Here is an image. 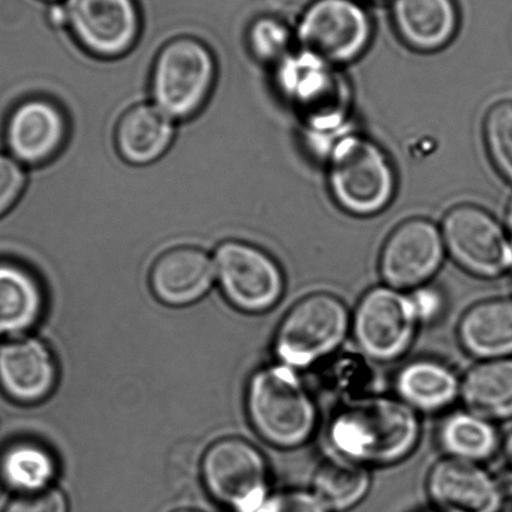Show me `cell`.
<instances>
[{
  "label": "cell",
  "mask_w": 512,
  "mask_h": 512,
  "mask_svg": "<svg viewBox=\"0 0 512 512\" xmlns=\"http://www.w3.org/2000/svg\"><path fill=\"white\" fill-rule=\"evenodd\" d=\"M436 512V511H435Z\"/></svg>",
  "instance_id": "cell-37"
},
{
  "label": "cell",
  "mask_w": 512,
  "mask_h": 512,
  "mask_svg": "<svg viewBox=\"0 0 512 512\" xmlns=\"http://www.w3.org/2000/svg\"><path fill=\"white\" fill-rule=\"evenodd\" d=\"M248 417L257 434L278 449H297L317 429L318 409L300 371L280 364L252 376L247 391Z\"/></svg>",
  "instance_id": "cell-3"
},
{
  "label": "cell",
  "mask_w": 512,
  "mask_h": 512,
  "mask_svg": "<svg viewBox=\"0 0 512 512\" xmlns=\"http://www.w3.org/2000/svg\"><path fill=\"white\" fill-rule=\"evenodd\" d=\"M56 474L53 455L36 442H17L0 455V479L19 495L49 489Z\"/></svg>",
  "instance_id": "cell-26"
},
{
  "label": "cell",
  "mask_w": 512,
  "mask_h": 512,
  "mask_svg": "<svg viewBox=\"0 0 512 512\" xmlns=\"http://www.w3.org/2000/svg\"><path fill=\"white\" fill-rule=\"evenodd\" d=\"M352 313L331 293L303 297L278 326L275 354L280 364L310 369L340 349L351 332Z\"/></svg>",
  "instance_id": "cell-5"
},
{
  "label": "cell",
  "mask_w": 512,
  "mask_h": 512,
  "mask_svg": "<svg viewBox=\"0 0 512 512\" xmlns=\"http://www.w3.org/2000/svg\"><path fill=\"white\" fill-rule=\"evenodd\" d=\"M484 136L492 163L512 185V102H499L489 109Z\"/></svg>",
  "instance_id": "cell-27"
},
{
  "label": "cell",
  "mask_w": 512,
  "mask_h": 512,
  "mask_svg": "<svg viewBox=\"0 0 512 512\" xmlns=\"http://www.w3.org/2000/svg\"><path fill=\"white\" fill-rule=\"evenodd\" d=\"M420 414L397 397L367 395L333 414L327 440L333 455L366 467L399 464L419 446Z\"/></svg>",
  "instance_id": "cell-1"
},
{
  "label": "cell",
  "mask_w": 512,
  "mask_h": 512,
  "mask_svg": "<svg viewBox=\"0 0 512 512\" xmlns=\"http://www.w3.org/2000/svg\"><path fill=\"white\" fill-rule=\"evenodd\" d=\"M213 262L223 295L237 310L263 313L280 302L285 277L277 262L260 248L225 242L217 248Z\"/></svg>",
  "instance_id": "cell-11"
},
{
  "label": "cell",
  "mask_w": 512,
  "mask_h": 512,
  "mask_svg": "<svg viewBox=\"0 0 512 512\" xmlns=\"http://www.w3.org/2000/svg\"><path fill=\"white\" fill-rule=\"evenodd\" d=\"M327 157L331 195L345 212L375 216L394 200L395 169L384 149L371 139L349 132Z\"/></svg>",
  "instance_id": "cell-4"
},
{
  "label": "cell",
  "mask_w": 512,
  "mask_h": 512,
  "mask_svg": "<svg viewBox=\"0 0 512 512\" xmlns=\"http://www.w3.org/2000/svg\"><path fill=\"white\" fill-rule=\"evenodd\" d=\"M441 232L452 260L471 275L490 280L512 270V247L506 230L482 208H451Z\"/></svg>",
  "instance_id": "cell-10"
},
{
  "label": "cell",
  "mask_w": 512,
  "mask_h": 512,
  "mask_svg": "<svg viewBox=\"0 0 512 512\" xmlns=\"http://www.w3.org/2000/svg\"><path fill=\"white\" fill-rule=\"evenodd\" d=\"M372 32L369 13L359 0H313L302 13L296 38L303 51L337 67L360 58Z\"/></svg>",
  "instance_id": "cell-9"
},
{
  "label": "cell",
  "mask_w": 512,
  "mask_h": 512,
  "mask_svg": "<svg viewBox=\"0 0 512 512\" xmlns=\"http://www.w3.org/2000/svg\"><path fill=\"white\" fill-rule=\"evenodd\" d=\"M44 293L26 267L0 261V335L18 336L41 320Z\"/></svg>",
  "instance_id": "cell-23"
},
{
  "label": "cell",
  "mask_w": 512,
  "mask_h": 512,
  "mask_svg": "<svg viewBox=\"0 0 512 512\" xmlns=\"http://www.w3.org/2000/svg\"><path fill=\"white\" fill-rule=\"evenodd\" d=\"M177 512H200V511H193V510H181V511H177Z\"/></svg>",
  "instance_id": "cell-36"
},
{
  "label": "cell",
  "mask_w": 512,
  "mask_h": 512,
  "mask_svg": "<svg viewBox=\"0 0 512 512\" xmlns=\"http://www.w3.org/2000/svg\"><path fill=\"white\" fill-rule=\"evenodd\" d=\"M410 292L412 298H414L422 325L434 322L440 317L442 311H444L445 300L439 290L426 285Z\"/></svg>",
  "instance_id": "cell-33"
},
{
  "label": "cell",
  "mask_w": 512,
  "mask_h": 512,
  "mask_svg": "<svg viewBox=\"0 0 512 512\" xmlns=\"http://www.w3.org/2000/svg\"><path fill=\"white\" fill-rule=\"evenodd\" d=\"M173 136V119L154 104H141L129 109L119 121L116 141L123 159L144 166L166 153Z\"/></svg>",
  "instance_id": "cell-21"
},
{
  "label": "cell",
  "mask_w": 512,
  "mask_h": 512,
  "mask_svg": "<svg viewBox=\"0 0 512 512\" xmlns=\"http://www.w3.org/2000/svg\"><path fill=\"white\" fill-rule=\"evenodd\" d=\"M67 123L61 109L46 99H28L13 109L6 124L8 153L23 166L48 161L62 147Z\"/></svg>",
  "instance_id": "cell-15"
},
{
  "label": "cell",
  "mask_w": 512,
  "mask_h": 512,
  "mask_svg": "<svg viewBox=\"0 0 512 512\" xmlns=\"http://www.w3.org/2000/svg\"><path fill=\"white\" fill-rule=\"evenodd\" d=\"M292 34L281 19L258 18L248 32V43L253 54L262 62L280 63L290 54Z\"/></svg>",
  "instance_id": "cell-28"
},
{
  "label": "cell",
  "mask_w": 512,
  "mask_h": 512,
  "mask_svg": "<svg viewBox=\"0 0 512 512\" xmlns=\"http://www.w3.org/2000/svg\"><path fill=\"white\" fill-rule=\"evenodd\" d=\"M215 277V262L206 252L195 247H178L154 262L151 287L164 305L185 307L205 297Z\"/></svg>",
  "instance_id": "cell-17"
},
{
  "label": "cell",
  "mask_w": 512,
  "mask_h": 512,
  "mask_svg": "<svg viewBox=\"0 0 512 512\" xmlns=\"http://www.w3.org/2000/svg\"><path fill=\"white\" fill-rule=\"evenodd\" d=\"M57 380L56 360L38 338H18L0 347V387L12 400L38 404L52 394Z\"/></svg>",
  "instance_id": "cell-16"
},
{
  "label": "cell",
  "mask_w": 512,
  "mask_h": 512,
  "mask_svg": "<svg viewBox=\"0 0 512 512\" xmlns=\"http://www.w3.org/2000/svg\"><path fill=\"white\" fill-rule=\"evenodd\" d=\"M256 512H330L311 490H285L270 494Z\"/></svg>",
  "instance_id": "cell-31"
},
{
  "label": "cell",
  "mask_w": 512,
  "mask_h": 512,
  "mask_svg": "<svg viewBox=\"0 0 512 512\" xmlns=\"http://www.w3.org/2000/svg\"><path fill=\"white\" fill-rule=\"evenodd\" d=\"M457 340L479 361L512 357V298L475 303L460 318Z\"/></svg>",
  "instance_id": "cell-19"
},
{
  "label": "cell",
  "mask_w": 512,
  "mask_h": 512,
  "mask_svg": "<svg viewBox=\"0 0 512 512\" xmlns=\"http://www.w3.org/2000/svg\"><path fill=\"white\" fill-rule=\"evenodd\" d=\"M26 183L23 164L11 154L0 152V218L6 216L19 201Z\"/></svg>",
  "instance_id": "cell-30"
},
{
  "label": "cell",
  "mask_w": 512,
  "mask_h": 512,
  "mask_svg": "<svg viewBox=\"0 0 512 512\" xmlns=\"http://www.w3.org/2000/svg\"><path fill=\"white\" fill-rule=\"evenodd\" d=\"M64 22L94 56H122L137 41L141 21L134 0H66Z\"/></svg>",
  "instance_id": "cell-13"
},
{
  "label": "cell",
  "mask_w": 512,
  "mask_h": 512,
  "mask_svg": "<svg viewBox=\"0 0 512 512\" xmlns=\"http://www.w3.org/2000/svg\"><path fill=\"white\" fill-rule=\"evenodd\" d=\"M215 73V61L205 44L193 38L167 43L154 64V106L172 119L192 117L210 96Z\"/></svg>",
  "instance_id": "cell-7"
},
{
  "label": "cell",
  "mask_w": 512,
  "mask_h": 512,
  "mask_svg": "<svg viewBox=\"0 0 512 512\" xmlns=\"http://www.w3.org/2000/svg\"><path fill=\"white\" fill-rule=\"evenodd\" d=\"M501 450L502 455H504L507 474H509V479L512 484V431L505 437V440L502 441Z\"/></svg>",
  "instance_id": "cell-34"
},
{
  "label": "cell",
  "mask_w": 512,
  "mask_h": 512,
  "mask_svg": "<svg viewBox=\"0 0 512 512\" xmlns=\"http://www.w3.org/2000/svg\"><path fill=\"white\" fill-rule=\"evenodd\" d=\"M426 492L436 512H501L505 492L481 464L444 457L432 465Z\"/></svg>",
  "instance_id": "cell-14"
},
{
  "label": "cell",
  "mask_w": 512,
  "mask_h": 512,
  "mask_svg": "<svg viewBox=\"0 0 512 512\" xmlns=\"http://www.w3.org/2000/svg\"><path fill=\"white\" fill-rule=\"evenodd\" d=\"M391 16L401 41L422 53L445 48L459 28L454 0H392Z\"/></svg>",
  "instance_id": "cell-18"
},
{
  "label": "cell",
  "mask_w": 512,
  "mask_h": 512,
  "mask_svg": "<svg viewBox=\"0 0 512 512\" xmlns=\"http://www.w3.org/2000/svg\"><path fill=\"white\" fill-rule=\"evenodd\" d=\"M371 485L369 467L333 455L316 467L310 490L328 511L342 512L359 505Z\"/></svg>",
  "instance_id": "cell-25"
},
{
  "label": "cell",
  "mask_w": 512,
  "mask_h": 512,
  "mask_svg": "<svg viewBox=\"0 0 512 512\" xmlns=\"http://www.w3.org/2000/svg\"><path fill=\"white\" fill-rule=\"evenodd\" d=\"M445 252L439 228L425 218H412L387 238L380 255V275L386 286L416 290L439 272Z\"/></svg>",
  "instance_id": "cell-12"
},
{
  "label": "cell",
  "mask_w": 512,
  "mask_h": 512,
  "mask_svg": "<svg viewBox=\"0 0 512 512\" xmlns=\"http://www.w3.org/2000/svg\"><path fill=\"white\" fill-rule=\"evenodd\" d=\"M465 409L492 422L512 419V357L479 361L461 377Z\"/></svg>",
  "instance_id": "cell-22"
},
{
  "label": "cell",
  "mask_w": 512,
  "mask_h": 512,
  "mask_svg": "<svg viewBox=\"0 0 512 512\" xmlns=\"http://www.w3.org/2000/svg\"><path fill=\"white\" fill-rule=\"evenodd\" d=\"M422 326L410 291L377 286L352 312L351 333L361 354L374 362H394L407 354Z\"/></svg>",
  "instance_id": "cell-6"
},
{
  "label": "cell",
  "mask_w": 512,
  "mask_h": 512,
  "mask_svg": "<svg viewBox=\"0 0 512 512\" xmlns=\"http://www.w3.org/2000/svg\"><path fill=\"white\" fill-rule=\"evenodd\" d=\"M437 441L446 457L481 464L501 449L495 422L469 410H457L442 420Z\"/></svg>",
  "instance_id": "cell-24"
},
{
  "label": "cell",
  "mask_w": 512,
  "mask_h": 512,
  "mask_svg": "<svg viewBox=\"0 0 512 512\" xmlns=\"http://www.w3.org/2000/svg\"><path fill=\"white\" fill-rule=\"evenodd\" d=\"M4 512H69V506L61 490L49 487L36 494L19 495Z\"/></svg>",
  "instance_id": "cell-32"
},
{
  "label": "cell",
  "mask_w": 512,
  "mask_h": 512,
  "mask_svg": "<svg viewBox=\"0 0 512 512\" xmlns=\"http://www.w3.org/2000/svg\"><path fill=\"white\" fill-rule=\"evenodd\" d=\"M276 83L300 114L315 147L328 156L338 139L350 132V82L336 66L301 49L277 64Z\"/></svg>",
  "instance_id": "cell-2"
},
{
  "label": "cell",
  "mask_w": 512,
  "mask_h": 512,
  "mask_svg": "<svg viewBox=\"0 0 512 512\" xmlns=\"http://www.w3.org/2000/svg\"><path fill=\"white\" fill-rule=\"evenodd\" d=\"M395 392L397 399L419 414H435L460 399L461 379L440 361L420 359L402 367Z\"/></svg>",
  "instance_id": "cell-20"
},
{
  "label": "cell",
  "mask_w": 512,
  "mask_h": 512,
  "mask_svg": "<svg viewBox=\"0 0 512 512\" xmlns=\"http://www.w3.org/2000/svg\"><path fill=\"white\" fill-rule=\"evenodd\" d=\"M506 233L507 237H509L512 247V198L510 200L509 206H507L506 211Z\"/></svg>",
  "instance_id": "cell-35"
},
{
  "label": "cell",
  "mask_w": 512,
  "mask_h": 512,
  "mask_svg": "<svg viewBox=\"0 0 512 512\" xmlns=\"http://www.w3.org/2000/svg\"><path fill=\"white\" fill-rule=\"evenodd\" d=\"M202 477L213 499L235 512H256L270 496L265 456L238 437L217 441L206 451Z\"/></svg>",
  "instance_id": "cell-8"
},
{
  "label": "cell",
  "mask_w": 512,
  "mask_h": 512,
  "mask_svg": "<svg viewBox=\"0 0 512 512\" xmlns=\"http://www.w3.org/2000/svg\"><path fill=\"white\" fill-rule=\"evenodd\" d=\"M369 364L357 357H344L338 360L328 377V384L333 392L346 397V401L360 399L369 394V387L374 384V376ZM345 401V402H346Z\"/></svg>",
  "instance_id": "cell-29"
}]
</instances>
